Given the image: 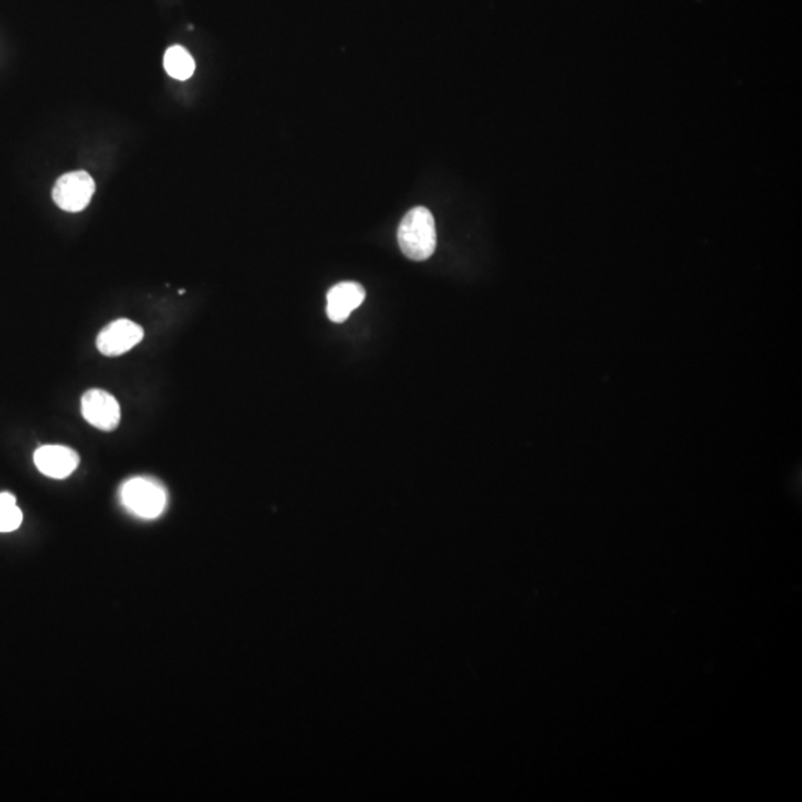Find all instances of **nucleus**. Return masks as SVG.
Wrapping results in <instances>:
<instances>
[{"label":"nucleus","mask_w":802,"mask_h":802,"mask_svg":"<svg viewBox=\"0 0 802 802\" xmlns=\"http://www.w3.org/2000/svg\"><path fill=\"white\" fill-rule=\"evenodd\" d=\"M399 245L409 259L421 260L432 257L437 245L434 217L425 207L411 208L403 217L397 232Z\"/></svg>","instance_id":"nucleus-1"},{"label":"nucleus","mask_w":802,"mask_h":802,"mask_svg":"<svg viewBox=\"0 0 802 802\" xmlns=\"http://www.w3.org/2000/svg\"><path fill=\"white\" fill-rule=\"evenodd\" d=\"M120 498L125 508L141 519H156L162 515L167 504L164 487L146 477L128 480L122 486Z\"/></svg>","instance_id":"nucleus-2"},{"label":"nucleus","mask_w":802,"mask_h":802,"mask_svg":"<svg viewBox=\"0 0 802 802\" xmlns=\"http://www.w3.org/2000/svg\"><path fill=\"white\" fill-rule=\"evenodd\" d=\"M96 192V182L87 172H66L52 189V200L61 210L79 213L89 207Z\"/></svg>","instance_id":"nucleus-3"},{"label":"nucleus","mask_w":802,"mask_h":802,"mask_svg":"<svg viewBox=\"0 0 802 802\" xmlns=\"http://www.w3.org/2000/svg\"><path fill=\"white\" fill-rule=\"evenodd\" d=\"M80 411L85 421L101 432H113L120 422V406L112 394L104 390H89L82 395Z\"/></svg>","instance_id":"nucleus-4"},{"label":"nucleus","mask_w":802,"mask_h":802,"mask_svg":"<svg viewBox=\"0 0 802 802\" xmlns=\"http://www.w3.org/2000/svg\"><path fill=\"white\" fill-rule=\"evenodd\" d=\"M144 330L131 319L120 318L108 324L97 336V348L106 357L122 356L141 344Z\"/></svg>","instance_id":"nucleus-5"},{"label":"nucleus","mask_w":802,"mask_h":802,"mask_svg":"<svg viewBox=\"0 0 802 802\" xmlns=\"http://www.w3.org/2000/svg\"><path fill=\"white\" fill-rule=\"evenodd\" d=\"M35 465L51 479H66L79 467V455L68 446L47 444L35 452Z\"/></svg>","instance_id":"nucleus-6"},{"label":"nucleus","mask_w":802,"mask_h":802,"mask_svg":"<svg viewBox=\"0 0 802 802\" xmlns=\"http://www.w3.org/2000/svg\"><path fill=\"white\" fill-rule=\"evenodd\" d=\"M366 299V290L359 283L336 284L328 293V316L333 323H344Z\"/></svg>","instance_id":"nucleus-7"},{"label":"nucleus","mask_w":802,"mask_h":802,"mask_svg":"<svg viewBox=\"0 0 802 802\" xmlns=\"http://www.w3.org/2000/svg\"><path fill=\"white\" fill-rule=\"evenodd\" d=\"M164 68L174 79L186 80L195 72V61L183 47H172L165 52Z\"/></svg>","instance_id":"nucleus-8"},{"label":"nucleus","mask_w":802,"mask_h":802,"mask_svg":"<svg viewBox=\"0 0 802 802\" xmlns=\"http://www.w3.org/2000/svg\"><path fill=\"white\" fill-rule=\"evenodd\" d=\"M23 523V513L13 494H0V532L16 531Z\"/></svg>","instance_id":"nucleus-9"}]
</instances>
